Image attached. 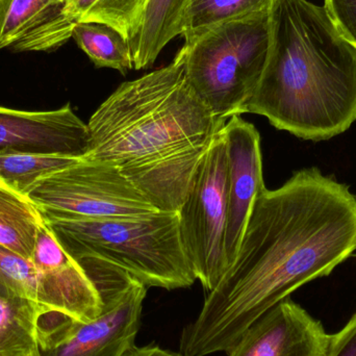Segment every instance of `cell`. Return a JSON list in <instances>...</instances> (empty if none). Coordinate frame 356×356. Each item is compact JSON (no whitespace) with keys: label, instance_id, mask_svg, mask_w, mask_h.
Returning <instances> with one entry per match:
<instances>
[{"label":"cell","instance_id":"cell-5","mask_svg":"<svg viewBox=\"0 0 356 356\" xmlns=\"http://www.w3.org/2000/svg\"><path fill=\"white\" fill-rule=\"evenodd\" d=\"M271 8L224 23L182 46L186 81L217 118L247 112L269 54Z\"/></svg>","mask_w":356,"mask_h":356},{"label":"cell","instance_id":"cell-16","mask_svg":"<svg viewBox=\"0 0 356 356\" xmlns=\"http://www.w3.org/2000/svg\"><path fill=\"white\" fill-rule=\"evenodd\" d=\"M44 311L29 299L0 297V356L27 355L38 350V320Z\"/></svg>","mask_w":356,"mask_h":356},{"label":"cell","instance_id":"cell-7","mask_svg":"<svg viewBox=\"0 0 356 356\" xmlns=\"http://www.w3.org/2000/svg\"><path fill=\"white\" fill-rule=\"evenodd\" d=\"M223 129L203 156L177 211L184 251L196 280L207 293L216 289L228 270L227 154Z\"/></svg>","mask_w":356,"mask_h":356},{"label":"cell","instance_id":"cell-8","mask_svg":"<svg viewBox=\"0 0 356 356\" xmlns=\"http://www.w3.org/2000/svg\"><path fill=\"white\" fill-rule=\"evenodd\" d=\"M26 196L44 221L139 217L158 211L117 167L88 159L37 182Z\"/></svg>","mask_w":356,"mask_h":356},{"label":"cell","instance_id":"cell-12","mask_svg":"<svg viewBox=\"0 0 356 356\" xmlns=\"http://www.w3.org/2000/svg\"><path fill=\"white\" fill-rule=\"evenodd\" d=\"M332 334L290 297L245 330L227 356H327Z\"/></svg>","mask_w":356,"mask_h":356},{"label":"cell","instance_id":"cell-25","mask_svg":"<svg viewBox=\"0 0 356 356\" xmlns=\"http://www.w3.org/2000/svg\"><path fill=\"white\" fill-rule=\"evenodd\" d=\"M22 356H40L39 351H35V353H31V355H22Z\"/></svg>","mask_w":356,"mask_h":356},{"label":"cell","instance_id":"cell-11","mask_svg":"<svg viewBox=\"0 0 356 356\" xmlns=\"http://www.w3.org/2000/svg\"><path fill=\"white\" fill-rule=\"evenodd\" d=\"M223 131L227 154L225 252L229 269L238 254L255 199L266 186L261 136L254 125L241 116H232L226 121Z\"/></svg>","mask_w":356,"mask_h":356},{"label":"cell","instance_id":"cell-3","mask_svg":"<svg viewBox=\"0 0 356 356\" xmlns=\"http://www.w3.org/2000/svg\"><path fill=\"white\" fill-rule=\"evenodd\" d=\"M307 141L342 135L356 121V48L324 6L275 0L267 63L247 112Z\"/></svg>","mask_w":356,"mask_h":356},{"label":"cell","instance_id":"cell-22","mask_svg":"<svg viewBox=\"0 0 356 356\" xmlns=\"http://www.w3.org/2000/svg\"><path fill=\"white\" fill-rule=\"evenodd\" d=\"M324 8L339 33L356 48V0H324Z\"/></svg>","mask_w":356,"mask_h":356},{"label":"cell","instance_id":"cell-9","mask_svg":"<svg viewBox=\"0 0 356 356\" xmlns=\"http://www.w3.org/2000/svg\"><path fill=\"white\" fill-rule=\"evenodd\" d=\"M31 263L37 273L39 305L77 321L95 319L102 302L95 286L44 222L38 230Z\"/></svg>","mask_w":356,"mask_h":356},{"label":"cell","instance_id":"cell-13","mask_svg":"<svg viewBox=\"0 0 356 356\" xmlns=\"http://www.w3.org/2000/svg\"><path fill=\"white\" fill-rule=\"evenodd\" d=\"M67 0H0V49L14 52L58 49L72 38L75 23Z\"/></svg>","mask_w":356,"mask_h":356},{"label":"cell","instance_id":"cell-18","mask_svg":"<svg viewBox=\"0 0 356 356\" xmlns=\"http://www.w3.org/2000/svg\"><path fill=\"white\" fill-rule=\"evenodd\" d=\"M72 39L97 68L115 69L123 75L134 69L129 42L108 25L75 23Z\"/></svg>","mask_w":356,"mask_h":356},{"label":"cell","instance_id":"cell-17","mask_svg":"<svg viewBox=\"0 0 356 356\" xmlns=\"http://www.w3.org/2000/svg\"><path fill=\"white\" fill-rule=\"evenodd\" d=\"M274 1L275 0H190L181 31L184 44L195 41L224 23L269 10Z\"/></svg>","mask_w":356,"mask_h":356},{"label":"cell","instance_id":"cell-2","mask_svg":"<svg viewBox=\"0 0 356 356\" xmlns=\"http://www.w3.org/2000/svg\"><path fill=\"white\" fill-rule=\"evenodd\" d=\"M87 124L85 159L117 167L158 211H177L226 120L186 81L180 49L167 66L119 86Z\"/></svg>","mask_w":356,"mask_h":356},{"label":"cell","instance_id":"cell-10","mask_svg":"<svg viewBox=\"0 0 356 356\" xmlns=\"http://www.w3.org/2000/svg\"><path fill=\"white\" fill-rule=\"evenodd\" d=\"M88 152V124L70 104L42 112L0 106V156L48 154L85 159Z\"/></svg>","mask_w":356,"mask_h":356},{"label":"cell","instance_id":"cell-21","mask_svg":"<svg viewBox=\"0 0 356 356\" xmlns=\"http://www.w3.org/2000/svg\"><path fill=\"white\" fill-rule=\"evenodd\" d=\"M0 297L22 298L39 305L37 273L29 259L0 245Z\"/></svg>","mask_w":356,"mask_h":356},{"label":"cell","instance_id":"cell-4","mask_svg":"<svg viewBox=\"0 0 356 356\" xmlns=\"http://www.w3.org/2000/svg\"><path fill=\"white\" fill-rule=\"evenodd\" d=\"M74 259L98 257L129 272L147 288L172 291L196 282L184 251L177 211L139 217L45 221Z\"/></svg>","mask_w":356,"mask_h":356},{"label":"cell","instance_id":"cell-14","mask_svg":"<svg viewBox=\"0 0 356 356\" xmlns=\"http://www.w3.org/2000/svg\"><path fill=\"white\" fill-rule=\"evenodd\" d=\"M188 1L145 0L139 26L129 42L134 69L152 67L164 48L181 35Z\"/></svg>","mask_w":356,"mask_h":356},{"label":"cell","instance_id":"cell-20","mask_svg":"<svg viewBox=\"0 0 356 356\" xmlns=\"http://www.w3.org/2000/svg\"><path fill=\"white\" fill-rule=\"evenodd\" d=\"M81 160L48 154L0 156V181L20 194L26 195L37 182Z\"/></svg>","mask_w":356,"mask_h":356},{"label":"cell","instance_id":"cell-24","mask_svg":"<svg viewBox=\"0 0 356 356\" xmlns=\"http://www.w3.org/2000/svg\"><path fill=\"white\" fill-rule=\"evenodd\" d=\"M124 356H184L182 353L167 350L154 345L145 347H134Z\"/></svg>","mask_w":356,"mask_h":356},{"label":"cell","instance_id":"cell-19","mask_svg":"<svg viewBox=\"0 0 356 356\" xmlns=\"http://www.w3.org/2000/svg\"><path fill=\"white\" fill-rule=\"evenodd\" d=\"M144 4L145 0H67L66 14L74 23L108 25L129 42L139 26Z\"/></svg>","mask_w":356,"mask_h":356},{"label":"cell","instance_id":"cell-1","mask_svg":"<svg viewBox=\"0 0 356 356\" xmlns=\"http://www.w3.org/2000/svg\"><path fill=\"white\" fill-rule=\"evenodd\" d=\"M356 250V195L318 168L255 199L234 264L182 330L179 353H226L257 318Z\"/></svg>","mask_w":356,"mask_h":356},{"label":"cell","instance_id":"cell-15","mask_svg":"<svg viewBox=\"0 0 356 356\" xmlns=\"http://www.w3.org/2000/svg\"><path fill=\"white\" fill-rule=\"evenodd\" d=\"M44 222L26 195L0 181V245L31 261L38 230Z\"/></svg>","mask_w":356,"mask_h":356},{"label":"cell","instance_id":"cell-6","mask_svg":"<svg viewBox=\"0 0 356 356\" xmlns=\"http://www.w3.org/2000/svg\"><path fill=\"white\" fill-rule=\"evenodd\" d=\"M102 299V313L87 322L44 311L38 320L40 356H124L137 346L147 286L98 257L76 259Z\"/></svg>","mask_w":356,"mask_h":356},{"label":"cell","instance_id":"cell-23","mask_svg":"<svg viewBox=\"0 0 356 356\" xmlns=\"http://www.w3.org/2000/svg\"><path fill=\"white\" fill-rule=\"evenodd\" d=\"M327 356H356V314L337 334H332Z\"/></svg>","mask_w":356,"mask_h":356}]
</instances>
